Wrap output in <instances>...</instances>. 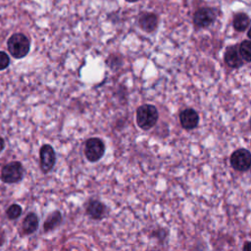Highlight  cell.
<instances>
[{
  "label": "cell",
  "instance_id": "cell-1",
  "mask_svg": "<svg viewBox=\"0 0 251 251\" xmlns=\"http://www.w3.org/2000/svg\"><path fill=\"white\" fill-rule=\"evenodd\" d=\"M158 118V111L153 105H141L136 111V124L140 128L144 130L152 128L156 125Z\"/></svg>",
  "mask_w": 251,
  "mask_h": 251
},
{
  "label": "cell",
  "instance_id": "cell-2",
  "mask_svg": "<svg viewBox=\"0 0 251 251\" xmlns=\"http://www.w3.org/2000/svg\"><path fill=\"white\" fill-rule=\"evenodd\" d=\"M7 47L10 54L14 58L21 59L25 57L28 54L29 48H30V42L25 34L15 33L8 39Z\"/></svg>",
  "mask_w": 251,
  "mask_h": 251
},
{
  "label": "cell",
  "instance_id": "cell-3",
  "mask_svg": "<svg viewBox=\"0 0 251 251\" xmlns=\"http://www.w3.org/2000/svg\"><path fill=\"white\" fill-rule=\"evenodd\" d=\"M1 179L5 183H16L22 180L24 176V168L20 162H10L1 170Z\"/></svg>",
  "mask_w": 251,
  "mask_h": 251
},
{
  "label": "cell",
  "instance_id": "cell-4",
  "mask_svg": "<svg viewBox=\"0 0 251 251\" xmlns=\"http://www.w3.org/2000/svg\"><path fill=\"white\" fill-rule=\"evenodd\" d=\"M105 153L104 142L97 137H92L86 140L84 146V155L90 162H96L100 160Z\"/></svg>",
  "mask_w": 251,
  "mask_h": 251
},
{
  "label": "cell",
  "instance_id": "cell-5",
  "mask_svg": "<svg viewBox=\"0 0 251 251\" xmlns=\"http://www.w3.org/2000/svg\"><path fill=\"white\" fill-rule=\"evenodd\" d=\"M231 167L239 172H245L251 167V154L246 149H237L230 156Z\"/></svg>",
  "mask_w": 251,
  "mask_h": 251
},
{
  "label": "cell",
  "instance_id": "cell-6",
  "mask_svg": "<svg viewBox=\"0 0 251 251\" xmlns=\"http://www.w3.org/2000/svg\"><path fill=\"white\" fill-rule=\"evenodd\" d=\"M40 168L43 173L51 171L56 163V154L53 147L50 144H44L39 150Z\"/></svg>",
  "mask_w": 251,
  "mask_h": 251
},
{
  "label": "cell",
  "instance_id": "cell-7",
  "mask_svg": "<svg viewBox=\"0 0 251 251\" xmlns=\"http://www.w3.org/2000/svg\"><path fill=\"white\" fill-rule=\"evenodd\" d=\"M216 20V12L211 8H201L195 14L193 18L194 25L198 27L209 26Z\"/></svg>",
  "mask_w": 251,
  "mask_h": 251
},
{
  "label": "cell",
  "instance_id": "cell-8",
  "mask_svg": "<svg viewBox=\"0 0 251 251\" xmlns=\"http://www.w3.org/2000/svg\"><path fill=\"white\" fill-rule=\"evenodd\" d=\"M179 121L185 129H192L197 126L199 123V116L195 110L187 108L179 114Z\"/></svg>",
  "mask_w": 251,
  "mask_h": 251
},
{
  "label": "cell",
  "instance_id": "cell-9",
  "mask_svg": "<svg viewBox=\"0 0 251 251\" xmlns=\"http://www.w3.org/2000/svg\"><path fill=\"white\" fill-rule=\"evenodd\" d=\"M225 61L228 67L233 69L239 68L243 64V59L241 58L239 50L234 45L226 48L225 53Z\"/></svg>",
  "mask_w": 251,
  "mask_h": 251
},
{
  "label": "cell",
  "instance_id": "cell-10",
  "mask_svg": "<svg viewBox=\"0 0 251 251\" xmlns=\"http://www.w3.org/2000/svg\"><path fill=\"white\" fill-rule=\"evenodd\" d=\"M86 213L90 218L100 220L106 215V206L98 200H90L86 207Z\"/></svg>",
  "mask_w": 251,
  "mask_h": 251
},
{
  "label": "cell",
  "instance_id": "cell-11",
  "mask_svg": "<svg viewBox=\"0 0 251 251\" xmlns=\"http://www.w3.org/2000/svg\"><path fill=\"white\" fill-rule=\"evenodd\" d=\"M38 228V217L34 213H29L22 223V231L24 234L33 233Z\"/></svg>",
  "mask_w": 251,
  "mask_h": 251
},
{
  "label": "cell",
  "instance_id": "cell-12",
  "mask_svg": "<svg viewBox=\"0 0 251 251\" xmlns=\"http://www.w3.org/2000/svg\"><path fill=\"white\" fill-rule=\"evenodd\" d=\"M158 24V18L155 14L146 13L143 14L139 19V25L141 28L147 32L153 31Z\"/></svg>",
  "mask_w": 251,
  "mask_h": 251
},
{
  "label": "cell",
  "instance_id": "cell-13",
  "mask_svg": "<svg viewBox=\"0 0 251 251\" xmlns=\"http://www.w3.org/2000/svg\"><path fill=\"white\" fill-rule=\"evenodd\" d=\"M62 222V215L59 211H54L52 212L45 220L44 225H43V229L45 232L53 230L56 228Z\"/></svg>",
  "mask_w": 251,
  "mask_h": 251
},
{
  "label": "cell",
  "instance_id": "cell-14",
  "mask_svg": "<svg viewBox=\"0 0 251 251\" xmlns=\"http://www.w3.org/2000/svg\"><path fill=\"white\" fill-rule=\"evenodd\" d=\"M249 24H250V19L244 13H239V14L235 15V17L233 19V27L237 31L245 30L248 27Z\"/></svg>",
  "mask_w": 251,
  "mask_h": 251
},
{
  "label": "cell",
  "instance_id": "cell-15",
  "mask_svg": "<svg viewBox=\"0 0 251 251\" xmlns=\"http://www.w3.org/2000/svg\"><path fill=\"white\" fill-rule=\"evenodd\" d=\"M239 53L241 58L246 62H251V41L244 40L239 45Z\"/></svg>",
  "mask_w": 251,
  "mask_h": 251
},
{
  "label": "cell",
  "instance_id": "cell-16",
  "mask_svg": "<svg viewBox=\"0 0 251 251\" xmlns=\"http://www.w3.org/2000/svg\"><path fill=\"white\" fill-rule=\"evenodd\" d=\"M6 215L10 220H16L22 215V207L19 204H12L6 210Z\"/></svg>",
  "mask_w": 251,
  "mask_h": 251
},
{
  "label": "cell",
  "instance_id": "cell-17",
  "mask_svg": "<svg viewBox=\"0 0 251 251\" xmlns=\"http://www.w3.org/2000/svg\"><path fill=\"white\" fill-rule=\"evenodd\" d=\"M9 64H10V58L8 54L4 51H0V71H3L6 68H8Z\"/></svg>",
  "mask_w": 251,
  "mask_h": 251
},
{
  "label": "cell",
  "instance_id": "cell-18",
  "mask_svg": "<svg viewBox=\"0 0 251 251\" xmlns=\"http://www.w3.org/2000/svg\"><path fill=\"white\" fill-rule=\"evenodd\" d=\"M244 251H251V242H245L243 248Z\"/></svg>",
  "mask_w": 251,
  "mask_h": 251
},
{
  "label": "cell",
  "instance_id": "cell-19",
  "mask_svg": "<svg viewBox=\"0 0 251 251\" xmlns=\"http://www.w3.org/2000/svg\"><path fill=\"white\" fill-rule=\"evenodd\" d=\"M4 147H5V141L2 137H0V153L3 151Z\"/></svg>",
  "mask_w": 251,
  "mask_h": 251
},
{
  "label": "cell",
  "instance_id": "cell-20",
  "mask_svg": "<svg viewBox=\"0 0 251 251\" xmlns=\"http://www.w3.org/2000/svg\"><path fill=\"white\" fill-rule=\"evenodd\" d=\"M248 37L251 39V27H250L249 30H248Z\"/></svg>",
  "mask_w": 251,
  "mask_h": 251
},
{
  "label": "cell",
  "instance_id": "cell-21",
  "mask_svg": "<svg viewBox=\"0 0 251 251\" xmlns=\"http://www.w3.org/2000/svg\"><path fill=\"white\" fill-rule=\"evenodd\" d=\"M126 1H128V2H135V1H137V0H126Z\"/></svg>",
  "mask_w": 251,
  "mask_h": 251
},
{
  "label": "cell",
  "instance_id": "cell-22",
  "mask_svg": "<svg viewBox=\"0 0 251 251\" xmlns=\"http://www.w3.org/2000/svg\"><path fill=\"white\" fill-rule=\"evenodd\" d=\"M249 125H250V127H251V119H250V122H249Z\"/></svg>",
  "mask_w": 251,
  "mask_h": 251
}]
</instances>
